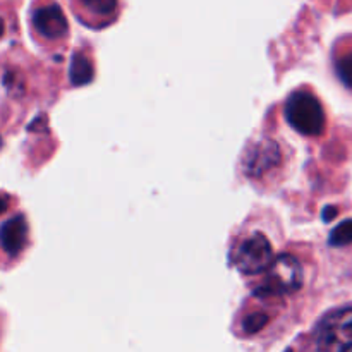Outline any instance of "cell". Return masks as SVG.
Here are the masks:
<instances>
[{
  "label": "cell",
  "instance_id": "1",
  "mask_svg": "<svg viewBox=\"0 0 352 352\" xmlns=\"http://www.w3.org/2000/svg\"><path fill=\"white\" fill-rule=\"evenodd\" d=\"M275 223L277 220H246L237 230L230 246V263L243 277H261L278 256L282 232L275 230Z\"/></svg>",
  "mask_w": 352,
  "mask_h": 352
},
{
  "label": "cell",
  "instance_id": "2",
  "mask_svg": "<svg viewBox=\"0 0 352 352\" xmlns=\"http://www.w3.org/2000/svg\"><path fill=\"white\" fill-rule=\"evenodd\" d=\"M309 277V265L301 254L280 251L272 267L256 278L251 294L289 305V301H298L299 294L308 287Z\"/></svg>",
  "mask_w": 352,
  "mask_h": 352
},
{
  "label": "cell",
  "instance_id": "3",
  "mask_svg": "<svg viewBox=\"0 0 352 352\" xmlns=\"http://www.w3.org/2000/svg\"><path fill=\"white\" fill-rule=\"evenodd\" d=\"M30 30L33 40L47 52L64 50L71 34L67 16L57 0H33Z\"/></svg>",
  "mask_w": 352,
  "mask_h": 352
},
{
  "label": "cell",
  "instance_id": "4",
  "mask_svg": "<svg viewBox=\"0 0 352 352\" xmlns=\"http://www.w3.org/2000/svg\"><path fill=\"white\" fill-rule=\"evenodd\" d=\"M289 126L305 138H320L327 131V110L315 91L302 86L294 89L284 103Z\"/></svg>",
  "mask_w": 352,
  "mask_h": 352
},
{
  "label": "cell",
  "instance_id": "5",
  "mask_svg": "<svg viewBox=\"0 0 352 352\" xmlns=\"http://www.w3.org/2000/svg\"><path fill=\"white\" fill-rule=\"evenodd\" d=\"M316 352H347L352 349V306L327 313L315 327Z\"/></svg>",
  "mask_w": 352,
  "mask_h": 352
},
{
  "label": "cell",
  "instance_id": "6",
  "mask_svg": "<svg viewBox=\"0 0 352 352\" xmlns=\"http://www.w3.org/2000/svg\"><path fill=\"white\" fill-rule=\"evenodd\" d=\"M282 165H284V148L274 138H261L246 150L244 167L248 177L253 181L270 179L268 175L277 174Z\"/></svg>",
  "mask_w": 352,
  "mask_h": 352
},
{
  "label": "cell",
  "instance_id": "7",
  "mask_svg": "<svg viewBox=\"0 0 352 352\" xmlns=\"http://www.w3.org/2000/svg\"><path fill=\"white\" fill-rule=\"evenodd\" d=\"M76 19L91 30H103L120 16V0H69Z\"/></svg>",
  "mask_w": 352,
  "mask_h": 352
},
{
  "label": "cell",
  "instance_id": "8",
  "mask_svg": "<svg viewBox=\"0 0 352 352\" xmlns=\"http://www.w3.org/2000/svg\"><path fill=\"white\" fill-rule=\"evenodd\" d=\"M28 223L21 213L10 217L2 226V248L3 254L9 258H16L26 246Z\"/></svg>",
  "mask_w": 352,
  "mask_h": 352
},
{
  "label": "cell",
  "instance_id": "9",
  "mask_svg": "<svg viewBox=\"0 0 352 352\" xmlns=\"http://www.w3.org/2000/svg\"><path fill=\"white\" fill-rule=\"evenodd\" d=\"M332 65L340 85L352 91V36L336 41L332 50Z\"/></svg>",
  "mask_w": 352,
  "mask_h": 352
},
{
  "label": "cell",
  "instance_id": "10",
  "mask_svg": "<svg viewBox=\"0 0 352 352\" xmlns=\"http://www.w3.org/2000/svg\"><path fill=\"white\" fill-rule=\"evenodd\" d=\"M93 62L89 58V55L82 54L81 50L76 52L72 55L71 62V81L74 86L86 85V82L91 81L93 78Z\"/></svg>",
  "mask_w": 352,
  "mask_h": 352
},
{
  "label": "cell",
  "instance_id": "11",
  "mask_svg": "<svg viewBox=\"0 0 352 352\" xmlns=\"http://www.w3.org/2000/svg\"><path fill=\"white\" fill-rule=\"evenodd\" d=\"M329 244L332 248H344L347 244H352V219L344 220L330 232Z\"/></svg>",
  "mask_w": 352,
  "mask_h": 352
},
{
  "label": "cell",
  "instance_id": "12",
  "mask_svg": "<svg viewBox=\"0 0 352 352\" xmlns=\"http://www.w3.org/2000/svg\"><path fill=\"white\" fill-rule=\"evenodd\" d=\"M347 352H352V349H351V351H347Z\"/></svg>",
  "mask_w": 352,
  "mask_h": 352
}]
</instances>
